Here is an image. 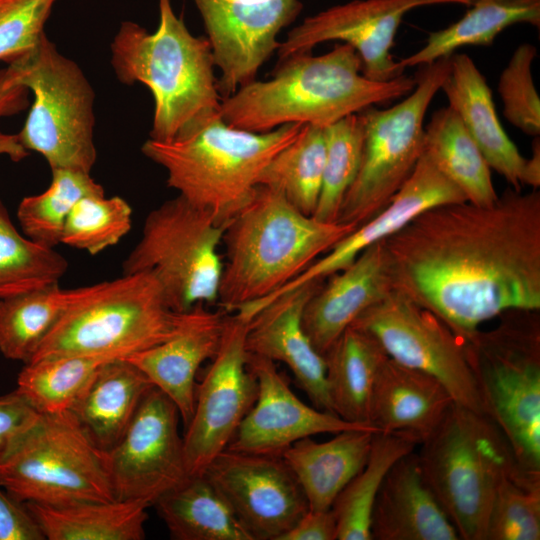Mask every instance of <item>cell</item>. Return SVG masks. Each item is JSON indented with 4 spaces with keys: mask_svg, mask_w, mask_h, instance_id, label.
I'll return each mask as SVG.
<instances>
[{
    "mask_svg": "<svg viewBox=\"0 0 540 540\" xmlns=\"http://www.w3.org/2000/svg\"><path fill=\"white\" fill-rule=\"evenodd\" d=\"M394 289L467 339L510 310L540 309V192L430 208L385 239Z\"/></svg>",
    "mask_w": 540,
    "mask_h": 540,
    "instance_id": "6da1fadb",
    "label": "cell"
},
{
    "mask_svg": "<svg viewBox=\"0 0 540 540\" xmlns=\"http://www.w3.org/2000/svg\"><path fill=\"white\" fill-rule=\"evenodd\" d=\"M415 84L404 74L385 82L368 79L354 48L338 43L323 55L302 52L278 61L271 79L254 80L222 99L219 114L228 125L257 133L289 123L326 127L407 96Z\"/></svg>",
    "mask_w": 540,
    "mask_h": 540,
    "instance_id": "7a4b0ae2",
    "label": "cell"
},
{
    "mask_svg": "<svg viewBox=\"0 0 540 540\" xmlns=\"http://www.w3.org/2000/svg\"><path fill=\"white\" fill-rule=\"evenodd\" d=\"M160 21L149 33L123 21L111 43V65L125 85H145L154 99L150 139L173 141L219 113L221 97L209 40L192 35L170 0H159Z\"/></svg>",
    "mask_w": 540,
    "mask_h": 540,
    "instance_id": "3957f363",
    "label": "cell"
},
{
    "mask_svg": "<svg viewBox=\"0 0 540 540\" xmlns=\"http://www.w3.org/2000/svg\"><path fill=\"white\" fill-rule=\"evenodd\" d=\"M356 228L319 221L299 211L280 192L258 185L223 235L226 259L219 308L232 313L240 305L275 293Z\"/></svg>",
    "mask_w": 540,
    "mask_h": 540,
    "instance_id": "277c9868",
    "label": "cell"
},
{
    "mask_svg": "<svg viewBox=\"0 0 540 540\" xmlns=\"http://www.w3.org/2000/svg\"><path fill=\"white\" fill-rule=\"evenodd\" d=\"M302 127L289 123L257 133L232 127L217 113L180 139H148L141 151L166 170L178 195L227 226L253 198L267 163Z\"/></svg>",
    "mask_w": 540,
    "mask_h": 540,
    "instance_id": "5b68a950",
    "label": "cell"
},
{
    "mask_svg": "<svg viewBox=\"0 0 540 540\" xmlns=\"http://www.w3.org/2000/svg\"><path fill=\"white\" fill-rule=\"evenodd\" d=\"M183 315L169 306L148 272L78 287L29 362L75 355L125 358L171 338Z\"/></svg>",
    "mask_w": 540,
    "mask_h": 540,
    "instance_id": "8992f818",
    "label": "cell"
},
{
    "mask_svg": "<svg viewBox=\"0 0 540 540\" xmlns=\"http://www.w3.org/2000/svg\"><path fill=\"white\" fill-rule=\"evenodd\" d=\"M418 453L426 482L462 540H484L495 494L518 465L500 428L453 403Z\"/></svg>",
    "mask_w": 540,
    "mask_h": 540,
    "instance_id": "52a82bcc",
    "label": "cell"
},
{
    "mask_svg": "<svg viewBox=\"0 0 540 540\" xmlns=\"http://www.w3.org/2000/svg\"><path fill=\"white\" fill-rule=\"evenodd\" d=\"M537 312H504L496 327L463 339L485 414L507 438L518 465L533 472H540Z\"/></svg>",
    "mask_w": 540,
    "mask_h": 540,
    "instance_id": "ba28073f",
    "label": "cell"
},
{
    "mask_svg": "<svg viewBox=\"0 0 540 540\" xmlns=\"http://www.w3.org/2000/svg\"><path fill=\"white\" fill-rule=\"evenodd\" d=\"M0 486L47 506L116 500L108 452L70 412L41 414L0 454Z\"/></svg>",
    "mask_w": 540,
    "mask_h": 540,
    "instance_id": "9c48e42d",
    "label": "cell"
},
{
    "mask_svg": "<svg viewBox=\"0 0 540 540\" xmlns=\"http://www.w3.org/2000/svg\"><path fill=\"white\" fill-rule=\"evenodd\" d=\"M10 63L18 69L20 84L33 94L17 134L22 146L42 155L51 169L91 173L97 158L95 94L81 68L46 34L33 50Z\"/></svg>",
    "mask_w": 540,
    "mask_h": 540,
    "instance_id": "30bf717a",
    "label": "cell"
},
{
    "mask_svg": "<svg viewBox=\"0 0 540 540\" xmlns=\"http://www.w3.org/2000/svg\"><path fill=\"white\" fill-rule=\"evenodd\" d=\"M226 226L182 196L147 215L142 235L122 264V274L151 273L169 306L183 312L217 304L223 271L219 245Z\"/></svg>",
    "mask_w": 540,
    "mask_h": 540,
    "instance_id": "8fae6325",
    "label": "cell"
},
{
    "mask_svg": "<svg viewBox=\"0 0 540 540\" xmlns=\"http://www.w3.org/2000/svg\"><path fill=\"white\" fill-rule=\"evenodd\" d=\"M450 66L451 56L420 66L415 87L404 100L388 109L369 106L358 112L364 124L362 160L337 222L364 224L410 177L423 153L426 112Z\"/></svg>",
    "mask_w": 540,
    "mask_h": 540,
    "instance_id": "7c38bea8",
    "label": "cell"
},
{
    "mask_svg": "<svg viewBox=\"0 0 540 540\" xmlns=\"http://www.w3.org/2000/svg\"><path fill=\"white\" fill-rule=\"evenodd\" d=\"M351 325L369 333L389 358L438 379L454 403L485 414L465 341L429 310L394 289Z\"/></svg>",
    "mask_w": 540,
    "mask_h": 540,
    "instance_id": "4fadbf2b",
    "label": "cell"
},
{
    "mask_svg": "<svg viewBox=\"0 0 540 540\" xmlns=\"http://www.w3.org/2000/svg\"><path fill=\"white\" fill-rule=\"evenodd\" d=\"M250 320L228 313L220 347L196 385L194 412L183 436L189 475L202 474L227 448L257 399L258 382L247 363Z\"/></svg>",
    "mask_w": 540,
    "mask_h": 540,
    "instance_id": "5bb4252c",
    "label": "cell"
},
{
    "mask_svg": "<svg viewBox=\"0 0 540 540\" xmlns=\"http://www.w3.org/2000/svg\"><path fill=\"white\" fill-rule=\"evenodd\" d=\"M181 419L174 402L152 387L143 397L119 442L108 451L116 500H140L150 506L183 483L188 474Z\"/></svg>",
    "mask_w": 540,
    "mask_h": 540,
    "instance_id": "9a60e30c",
    "label": "cell"
},
{
    "mask_svg": "<svg viewBox=\"0 0 540 540\" xmlns=\"http://www.w3.org/2000/svg\"><path fill=\"white\" fill-rule=\"evenodd\" d=\"M253 540H280L309 510L282 456L225 449L202 473Z\"/></svg>",
    "mask_w": 540,
    "mask_h": 540,
    "instance_id": "2e32d148",
    "label": "cell"
},
{
    "mask_svg": "<svg viewBox=\"0 0 540 540\" xmlns=\"http://www.w3.org/2000/svg\"><path fill=\"white\" fill-rule=\"evenodd\" d=\"M469 0H353L307 17L279 43L278 61L311 52L327 41H341L354 48L362 73L373 81H390L404 69L391 54L403 17L413 9L432 5H465Z\"/></svg>",
    "mask_w": 540,
    "mask_h": 540,
    "instance_id": "e0dca14e",
    "label": "cell"
},
{
    "mask_svg": "<svg viewBox=\"0 0 540 540\" xmlns=\"http://www.w3.org/2000/svg\"><path fill=\"white\" fill-rule=\"evenodd\" d=\"M203 18L221 99L256 80L277 51L279 32L298 16L299 0H194Z\"/></svg>",
    "mask_w": 540,
    "mask_h": 540,
    "instance_id": "ac0fdd59",
    "label": "cell"
},
{
    "mask_svg": "<svg viewBox=\"0 0 540 540\" xmlns=\"http://www.w3.org/2000/svg\"><path fill=\"white\" fill-rule=\"evenodd\" d=\"M247 363L258 382L257 399L240 423L226 449L278 455L294 442L322 433L350 429H376L354 424L308 406L291 390L276 362L248 352Z\"/></svg>",
    "mask_w": 540,
    "mask_h": 540,
    "instance_id": "d6986e66",
    "label": "cell"
},
{
    "mask_svg": "<svg viewBox=\"0 0 540 540\" xmlns=\"http://www.w3.org/2000/svg\"><path fill=\"white\" fill-rule=\"evenodd\" d=\"M466 201L460 189L423 152L410 177L380 212L339 240L287 285L260 299L259 304L265 305L286 291L343 270L367 247L396 234L430 208Z\"/></svg>",
    "mask_w": 540,
    "mask_h": 540,
    "instance_id": "ffe728a7",
    "label": "cell"
},
{
    "mask_svg": "<svg viewBox=\"0 0 540 540\" xmlns=\"http://www.w3.org/2000/svg\"><path fill=\"white\" fill-rule=\"evenodd\" d=\"M322 284L323 280L305 283L264 305L250 320L246 349L287 365L313 406L333 413L324 357L313 347L302 324L305 306Z\"/></svg>",
    "mask_w": 540,
    "mask_h": 540,
    "instance_id": "44dd1931",
    "label": "cell"
},
{
    "mask_svg": "<svg viewBox=\"0 0 540 540\" xmlns=\"http://www.w3.org/2000/svg\"><path fill=\"white\" fill-rule=\"evenodd\" d=\"M199 303L184 311L178 331L168 340L125 357L177 406L184 427L195 405V378L221 344L228 313Z\"/></svg>",
    "mask_w": 540,
    "mask_h": 540,
    "instance_id": "7402d4cb",
    "label": "cell"
},
{
    "mask_svg": "<svg viewBox=\"0 0 540 540\" xmlns=\"http://www.w3.org/2000/svg\"><path fill=\"white\" fill-rule=\"evenodd\" d=\"M328 278L302 316L303 328L322 356L362 312L394 290L385 240L367 247L348 267Z\"/></svg>",
    "mask_w": 540,
    "mask_h": 540,
    "instance_id": "603a6c76",
    "label": "cell"
},
{
    "mask_svg": "<svg viewBox=\"0 0 540 540\" xmlns=\"http://www.w3.org/2000/svg\"><path fill=\"white\" fill-rule=\"evenodd\" d=\"M453 403L438 379L387 357L374 381L369 424L377 432L422 444Z\"/></svg>",
    "mask_w": 540,
    "mask_h": 540,
    "instance_id": "cb8c5ba5",
    "label": "cell"
},
{
    "mask_svg": "<svg viewBox=\"0 0 540 540\" xmlns=\"http://www.w3.org/2000/svg\"><path fill=\"white\" fill-rule=\"evenodd\" d=\"M371 540H459L458 533L426 482L418 453L399 458L376 496Z\"/></svg>",
    "mask_w": 540,
    "mask_h": 540,
    "instance_id": "d4e9b609",
    "label": "cell"
},
{
    "mask_svg": "<svg viewBox=\"0 0 540 540\" xmlns=\"http://www.w3.org/2000/svg\"><path fill=\"white\" fill-rule=\"evenodd\" d=\"M441 90L448 99V106L458 115L489 167L504 177L510 187L521 191L526 158L502 127L491 89L468 55H451L450 72Z\"/></svg>",
    "mask_w": 540,
    "mask_h": 540,
    "instance_id": "484cf974",
    "label": "cell"
},
{
    "mask_svg": "<svg viewBox=\"0 0 540 540\" xmlns=\"http://www.w3.org/2000/svg\"><path fill=\"white\" fill-rule=\"evenodd\" d=\"M374 433L371 429L344 430L326 442L305 437L282 453L310 510L331 509L338 494L365 465Z\"/></svg>",
    "mask_w": 540,
    "mask_h": 540,
    "instance_id": "4316f807",
    "label": "cell"
},
{
    "mask_svg": "<svg viewBox=\"0 0 540 540\" xmlns=\"http://www.w3.org/2000/svg\"><path fill=\"white\" fill-rule=\"evenodd\" d=\"M154 385L125 358L105 363L71 409L91 439L110 451L122 438L143 397Z\"/></svg>",
    "mask_w": 540,
    "mask_h": 540,
    "instance_id": "83f0119b",
    "label": "cell"
},
{
    "mask_svg": "<svg viewBox=\"0 0 540 540\" xmlns=\"http://www.w3.org/2000/svg\"><path fill=\"white\" fill-rule=\"evenodd\" d=\"M323 357L333 413L354 424L370 425L374 381L388 357L383 348L369 333L350 325Z\"/></svg>",
    "mask_w": 540,
    "mask_h": 540,
    "instance_id": "f1b7e54d",
    "label": "cell"
},
{
    "mask_svg": "<svg viewBox=\"0 0 540 540\" xmlns=\"http://www.w3.org/2000/svg\"><path fill=\"white\" fill-rule=\"evenodd\" d=\"M24 505L48 540H142L150 507L140 500Z\"/></svg>",
    "mask_w": 540,
    "mask_h": 540,
    "instance_id": "f546056e",
    "label": "cell"
},
{
    "mask_svg": "<svg viewBox=\"0 0 540 540\" xmlns=\"http://www.w3.org/2000/svg\"><path fill=\"white\" fill-rule=\"evenodd\" d=\"M423 152L456 185L467 202H496L491 168L458 115L449 106L436 110L424 127Z\"/></svg>",
    "mask_w": 540,
    "mask_h": 540,
    "instance_id": "4dcf8cb0",
    "label": "cell"
},
{
    "mask_svg": "<svg viewBox=\"0 0 540 540\" xmlns=\"http://www.w3.org/2000/svg\"><path fill=\"white\" fill-rule=\"evenodd\" d=\"M174 540H253L203 475H190L153 504Z\"/></svg>",
    "mask_w": 540,
    "mask_h": 540,
    "instance_id": "1f68e13d",
    "label": "cell"
},
{
    "mask_svg": "<svg viewBox=\"0 0 540 540\" xmlns=\"http://www.w3.org/2000/svg\"><path fill=\"white\" fill-rule=\"evenodd\" d=\"M465 14L432 32L425 45L401 59L400 66L430 64L465 46H488L506 28L518 23L540 27V0H469Z\"/></svg>",
    "mask_w": 540,
    "mask_h": 540,
    "instance_id": "d6a6232c",
    "label": "cell"
},
{
    "mask_svg": "<svg viewBox=\"0 0 540 540\" xmlns=\"http://www.w3.org/2000/svg\"><path fill=\"white\" fill-rule=\"evenodd\" d=\"M415 447L414 442L405 438L374 433L365 465L331 507L337 522V540H371V514L381 484L391 466Z\"/></svg>",
    "mask_w": 540,
    "mask_h": 540,
    "instance_id": "836d02e7",
    "label": "cell"
},
{
    "mask_svg": "<svg viewBox=\"0 0 540 540\" xmlns=\"http://www.w3.org/2000/svg\"><path fill=\"white\" fill-rule=\"evenodd\" d=\"M78 288L50 285L0 300V352L28 363L43 338L73 301Z\"/></svg>",
    "mask_w": 540,
    "mask_h": 540,
    "instance_id": "e575fe53",
    "label": "cell"
},
{
    "mask_svg": "<svg viewBox=\"0 0 540 540\" xmlns=\"http://www.w3.org/2000/svg\"><path fill=\"white\" fill-rule=\"evenodd\" d=\"M325 157L324 127L303 124L295 140L264 167L258 185L280 192L295 208L312 216L321 192Z\"/></svg>",
    "mask_w": 540,
    "mask_h": 540,
    "instance_id": "d590c367",
    "label": "cell"
},
{
    "mask_svg": "<svg viewBox=\"0 0 540 540\" xmlns=\"http://www.w3.org/2000/svg\"><path fill=\"white\" fill-rule=\"evenodd\" d=\"M103 356H59L24 364L16 391L41 414L71 411L102 366Z\"/></svg>",
    "mask_w": 540,
    "mask_h": 540,
    "instance_id": "8d00e7d4",
    "label": "cell"
},
{
    "mask_svg": "<svg viewBox=\"0 0 540 540\" xmlns=\"http://www.w3.org/2000/svg\"><path fill=\"white\" fill-rule=\"evenodd\" d=\"M68 261L20 234L0 199V300L59 284Z\"/></svg>",
    "mask_w": 540,
    "mask_h": 540,
    "instance_id": "74e56055",
    "label": "cell"
},
{
    "mask_svg": "<svg viewBox=\"0 0 540 540\" xmlns=\"http://www.w3.org/2000/svg\"><path fill=\"white\" fill-rule=\"evenodd\" d=\"M51 173V183L44 192L21 200L17 219L25 236L54 248L61 243L74 205L85 196L104 194V189L90 173L66 168L51 169Z\"/></svg>",
    "mask_w": 540,
    "mask_h": 540,
    "instance_id": "f35d334b",
    "label": "cell"
},
{
    "mask_svg": "<svg viewBox=\"0 0 540 540\" xmlns=\"http://www.w3.org/2000/svg\"><path fill=\"white\" fill-rule=\"evenodd\" d=\"M326 157L322 187L313 217L337 222L343 199L354 182L362 160L364 124L359 113L324 127Z\"/></svg>",
    "mask_w": 540,
    "mask_h": 540,
    "instance_id": "ab89813d",
    "label": "cell"
},
{
    "mask_svg": "<svg viewBox=\"0 0 540 540\" xmlns=\"http://www.w3.org/2000/svg\"><path fill=\"white\" fill-rule=\"evenodd\" d=\"M540 539V472L515 466L502 480L489 512L484 540Z\"/></svg>",
    "mask_w": 540,
    "mask_h": 540,
    "instance_id": "60d3db41",
    "label": "cell"
},
{
    "mask_svg": "<svg viewBox=\"0 0 540 540\" xmlns=\"http://www.w3.org/2000/svg\"><path fill=\"white\" fill-rule=\"evenodd\" d=\"M132 226V208L119 197L88 195L73 207L65 222L61 244L96 255L120 242Z\"/></svg>",
    "mask_w": 540,
    "mask_h": 540,
    "instance_id": "b9f144b4",
    "label": "cell"
},
{
    "mask_svg": "<svg viewBox=\"0 0 540 540\" xmlns=\"http://www.w3.org/2000/svg\"><path fill=\"white\" fill-rule=\"evenodd\" d=\"M536 56L533 44H520L498 82L504 117L523 133L534 137L540 134V98L531 72Z\"/></svg>",
    "mask_w": 540,
    "mask_h": 540,
    "instance_id": "7bdbcfd3",
    "label": "cell"
},
{
    "mask_svg": "<svg viewBox=\"0 0 540 540\" xmlns=\"http://www.w3.org/2000/svg\"><path fill=\"white\" fill-rule=\"evenodd\" d=\"M57 0H0V61L8 64L33 50Z\"/></svg>",
    "mask_w": 540,
    "mask_h": 540,
    "instance_id": "ee69618b",
    "label": "cell"
},
{
    "mask_svg": "<svg viewBox=\"0 0 540 540\" xmlns=\"http://www.w3.org/2000/svg\"><path fill=\"white\" fill-rule=\"evenodd\" d=\"M37 522L24 503L0 489V540H43Z\"/></svg>",
    "mask_w": 540,
    "mask_h": 540,
    "instance_id": "f6af8a7d",
    "label": "cell"
},
{
    "mask_svg": "<svg viewBox=\"0 0 540 540\" xmlns=\"http://www.w3.org/2000/svg\"><path fill=\"white\" fill-rule=\"evenodd\" d=\"M38 415L16 390L0 396V454L33 424Z\"/></svg>",
    "mask_w": 540,
    "mask_h": 540,
    "instance_id": "bcb514c9",
    "label": "cell"
},
{
    "mask_svg": "<svg viewBox=\"0 0 540 540\" xmlns=\"http://www.w3.org/2000/svg\"><path fill=\"white\" fill-rule=\"evenodd\" d=\"M280 540H337V522L332 509H309Z\"/></svg>",
    "mask_w": 540,
    "mask_h": 540,
    "instance_id": "7dc6e473",
    "label": "cell"
},
{
    "mask_svg": "<svg viewBox=\"0 0 540 540\" xmlns=\"http://www.w3.org/2000/svg\"><path fill=\"white\" fill-rule=\"evenodd\" d=\"M28 89L20 84L17 67L0 69V118L15 115L28 106Z\"/></svg>",
    "mask_w": 540,
    "mask_h": 540,
    "instance_id": "c3c4849f",
    "label": "cell"
},
{
    "mask_svg": "<svg viewBox=\"0 0 540 540\" xmlns=\"http://www.w3.org/2000/svg\"><path fill=\"white\" fill-rule=\"evenodd\" d=\"M532 156L526 159L522 185H529L533 189L539 188L540 185V141L537 136L532 144Z\"/></svg>",
    "mask_w": 540,
    "mask_h": 540,
    "instance_id": "681fc988",
    "label": "cell"
},
{
    "mask_svg": "<svg viewBox=\"0 0 540 540\" xmlns=\"http://www.w3.org/2000/svg\"><path fill=\"white\" fill-rule=\"evenodd\" d=\"M27 151L19 141L17 134H6L0 131V156L6 155L13 161H20L27 157Z\"/></svg>",
    "mask_w": 540,
    "mask_h": 540,
    "instance_id": "f907efd6",
    "label": "cell"
}]
</instances>
